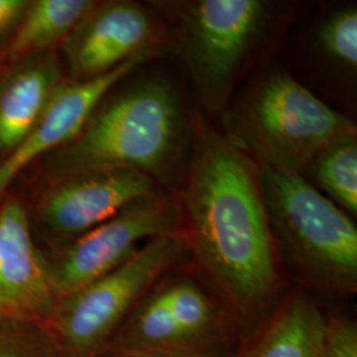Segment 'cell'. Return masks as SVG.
Wrapping results in <instances>:
<instances>
[{
	"label": "cell",
	"instance_id": "7c38bea8",
	"mask_svg": "<svg viewBox=\"0 0 357 357\" xmlns=\"http://www.w3.org/2000/svg\"><path fill=\"white\" fill-rule=\"evenodd\" d=\"M65 81L59 51L26 57L0 69V163L36 128Z\"/></svg>",
	"mask_w": 357,
	"mask_h": 357
},
{
	"label": "cell",
	"instance_id": "52a82bcc",
	"mask_svg": "<svg viewBox=\"0 0 357 357\" xmlns=\"http://www.w3.org/2000/svg\"><path fill=\"white\" fill-rule=\"evenodd\" d=\"M163 192L153 178L128 168L69 174L36 185L26 202L32 233L52 249L72 243L138 200Z\"/></svg>",
	"mask_w": 357,
	"mask_h": 357
},
{
	"label": "cell",
	"instance_id": "2e32d148",
	"mask_svg": "<svg viewBox=\"0 0 357 357\" xmlns=\"http://www.w3.org/2000/svg\"><path fill=\"white\" fill-rule=\"evenodd\" d=\"M305 174H310L317 190H321L348 216H357V132L321 149Z\"/></svg>",
	"mask_w": 357,
	"mask_h": 357
},
{
	"label": "cell",
	"instance_id": "5b68a950",
	"mask_svg": "<svg viewBox=\"0 0 357 357\" xmlns=\"http://www.w3.org/2000/svg\"><path fill=\"white\" fill-rule=\"evenodd\" d=\"M274 243L308 278L339 291L357 283V229L351 217L302 175L258 167Z\"/></svg>",
	"mask_w": 357,
	"mask_h": 357
},
{
	"label": "cell",
	"instance_id": "30bf717a",
	"mask_svg": "<svg viewBox=\"0 0 357 357\" xmlns=\"http://www.w3.org/2000/svg\"><path fill=\"white\" fill-rule=\"evenodd\" d=\"M57 302L26 199L11 190L0 200V317L47 323Z\"/></svg>",
	"mask_w": 357,
	"mask_h": 357
},
{
	"label": "cell",
	"instance_id": "ffe728a7",
	"mask_svg": "<svg viewBox=\"0 0 357 357\" xmlns=\"http://www.w3.org/2000/svg\"><path fill=\"white\" fill-rule=\"evenodd\" d=\"M321 357H357V330L348 319L326 324Z\"/></svg>",
	"mask_w": 357,
	"mask_h": 357
},
{
	"label": "cell",
	"instance_id": "e0dca14e",
	"mask_svg": "<svg viewBox=\"0 0 357 357\" xmlns=\"http://www.w3.org/2000/svg\"><path fill=\"white\" fill-rule=\"evenodd\" d=\"M181 331L192 340L208 331L215 321L212 303L193 282L178 281L158 291Z\"/></svg>",
	"mask_w": 357,
	"mask_h": 357
},
{
	"label": "cell",
	"instance_id": "ac0fdd59",
	"mask_svg": "<svg viewBox=\"0 0 357 357\" xmlns=\"http://www.w3.org/2000/svg\"><path fill=\"white\" fill-rule=\"evenodd\" d=\"M321 53L339 66L356 72L357 8L348 6L324 17L317 31Z\"/></svg>",
	"mask_w": 357,
	"mask_h": 357
},
{
	"label": "cell",
	"instance_id": "ba28073f",
	"mask_svg": "<svg viewBox=\"0 0 357 357\" xmlns=\"http://www.w3.org/2000/svg\"><path fill=\"white\" fill-rule=\"evenodd\" d=\"M180 225L178 203L160 192L128 205L75 241L44 253L57 299L122 265L143 240L178 234Z\"/></svg>",
	"mask_w": 357,
	"mask_h": 357
},
{
	"label": "cell",
	"instance_id": "8992f818",
	"mask_svg": "<svg viewBox=\"0 0 357 357\" xmlns=\"http://www.w3.org/2000/svg\"><path fill=\"white\" fill-rule=\"evenodd\" d=\"M181 252L178 234L156 237L118 268L61 298L45 323L59 357L98 354L142 295L178 261Z\"/></svg>",
	"mask_w": 357,
	"mask_h": 357
},
{
	"label": "cell",
	"instance_id": "d6986e66",
	"mask_svg": "<svg viewBox=\"0 0 357 357\" xmlns=\"http://www.w3.org/2000/svg\"><path fill=\"white\" fill-rule=\"evenodd\" d=\"M0 357H59L45 323L0 317Z\"/></svg>",
	"mask_w": 357,
	"mask_h": 357
},
{
	"label": "cell",
	"instance_id": "5bb4252c",
	"mask_svg": "<svg viewBox=\"0 0 357 357\" xmlns=\"http://www.w3.org/2000/svg\"><path fill=\"white\" fill-rule=\"evenodd\" d=\"M326 324L319 308L296 295L271 320L248 357H321Z\"/></svg>",
	"mask_w": 357,
	"mask_h": 357
},
{
	"label": "cell",
	"instance_id": "4fadbf2b",
	"mask_svg": "<svg viewBox=\"0 0 357 357\" xmlns=\"http://www.w3.org/2000/svg\"><path fill=\"white\" fill-rule=\"evenodd\" d=\"M97 0H31L0 57V69L26 57L59 51Z\"/></svg>",
	"mask_w": 357,
	"mask_h": 357
},
{
	"label": "cell",
	"instance_id": "3957f363",
	"mask_svg": "<svg viewBox=\"0 0 357 357\" xmlns=\"http://www.w3.org/2000/svg\"><path fill=\"white\" fill-rule=\"evenodd\" d=\"M224 135L257 167L305 176L321 149L356 125L286 70L264 72L225 107Z\"/></svg>",
	"mask_w": 357,
	"mask_h": 357
},
{
	"label": "cell",
	"instance_id": "7a4b0ae2",
	"mask_svg": "<svg viewBox=\"0 0 357 357\" xmlns=\"http://www.w3.org/2000/svg\"><path fill=\"white\" fill-rule=\"evenodd\" d=\"M121 84V82H119ZM110 90L81 131L31 167L33 185L69 174L128 168L159 187L178 185L191 144L192 121L178 90L162 76H149Z\"/></svg>",
	"mask_w": 357,
	"mask_h": 357
},
{
	"label": "cell",
	"instance_id": "277c9868",
	"mask_svg": "<svg viewBox=\"0 0 357 357\" xmlns=\"http://www.w3.org/2000/svg\"><path fill=\"white\" fill-rule=\"evenodd\" d=\"M172 26V48L187 66L199 101L222 113L257 48L268 36L273 6L262 0L153 1Z\"/></svg>",
	"mask_w": 357,
	"mask_h": 357
},
{
	"label": "cell",
	"instance_id": "8fae6325",
	"mask_svg": "<svg viewBox=\"0 0 357 357\" xmlns=\"http://www.w3.org/2000/svg\"><path fill=\"white\" fill-rule=\"evenodd\" d=\"M163 48L142 52L106 76L85 82L65 81L36 128L15 153L0 163V200L23 174L40 159L72 141L84 128L103 97L137 68L158 57Z\"/></svg>",
	"mask_w": 357,
	"mask_h": 357
},
{
	"label": "cell",
	"instance_id": "44dd1931",
	"mask_svg": "<svg viewBox=\"0 0 357 357\" xmlns=\"http://www.w3.org/2000/svg\"><path fill=\"white\" fill-rule=\"evenodd\" d=\"M31 0H0V57L8 47Z\"/></svg>",
	"mask_w": 357,
	"mask_h": 357
},
{
	"label": "cell",
	"instance_id": "6da1fadb",
	"mask_svg": "<svg viewBox=\"0 0 357 357\" xmlns=\"http://www.w3.org/2000/svg\"><path fill=\"white\" fill-rule=\"evenodd\" d=\"M180 185L181 221L206 274L236 306H262L278 268L258 167L197 114Z\"/></svg>",
	"mask_w": 357,
	"mask_h": 357
},
{
	"label": "cell",
	"instance_id": "9a60e30c",
	"mask_svg": "<svg viewBox=\"0 0 357 357\" xmlns=\"http://www.w3.org/2000/svg\"><path fill=\"white\" fill-rule=\"evenodd\" d=\"M190 342L158 293L135 310L115 339L118 357H156Z\"/></svg>",
	"mask_w": 357,
	"mask_h": 357
},
{
	"label": "cell",
	"instance_id": "9c48e42d",
	"mask_svg": "<svg viewBox=\"0 0 357 357\" xmlns=\"http://www.w3.org/2000/svg\"><path fill=\"white\" fill-rule=\"evenodd\" d=\"M165 40L166 28L151 8L131 0H106L94 4L59 52L66 79L85 82L109 75L142 52L163 47Z\"/></svg>",
	"mask_w": 357,
	"mask_h": 357
}]
</instances>
